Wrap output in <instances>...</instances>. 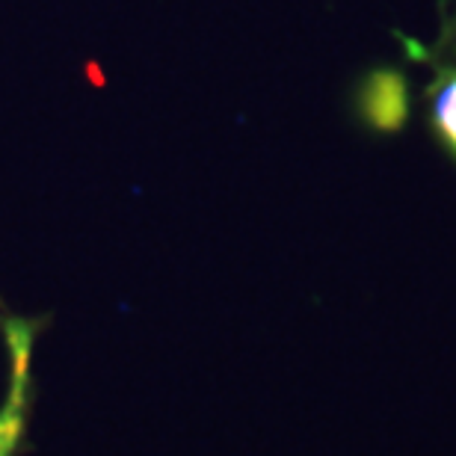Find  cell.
I'll return each instance as SVG.
<instances>
[{
	"instance_id": "1",
	"label": "cell",
	"mask_w": 456,
	"mask_h": 456,
	"mask_svg": "<svg viewBox=\"0 0 456 456\" xmlns=\"http://www.w3.org/2000/svg\"><path fill=\"white\" fill-rule=\"evenodd\" d=\"M45 321H27V317H0V330L6 335L12 373H9V391L0 406V456H18L27 439V421L33 409V341Z\"/></svg>"
},
{
	"instance_id": "2",
	"label": "cell",
	"mask_w": 456,
	"mask_h": 456,
	"mask_svg": "<svg viewBox=\"0 0 456 456\" xmlns=\"http://www.w3.org/2000/svg\"><path fill=\"white\" fill-rule=\"evenodd\" d=\"M409 84L397 69H373L355 89V113L373 134H397L409 118Z\"/></svg>"
},
{
	"instance_id": "3",
	"label": "cell",
	"mask_w": 456,
	"mask_h": 456,
	"mask_svg": "<svg viewBox=\"0 0 456 456\" xmlns=\"http://www.w3.org/2000/svg\"><path fill=\"white\" fill-rule=\"evenodd\" d=\"M406 51L427 62H433L436 75L424 89L427 104V127L436 142L451 154L456 163V60H442L439 53L424 51L418 42H406Z\"/></svg>"
}]
</instances>
